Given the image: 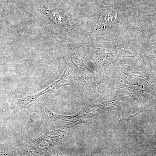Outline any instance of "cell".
Instances as JSON below:
<instances>
[{
	"label": "cell",
	"mask_w": 156,
	"mask_h": 156,
	"mask_svg": "<svg viewBox=\"0 0 156 156\" xmlns=\"http://www.w3.org/2000/svg\"><path fill=\"white\" fill-rule=\"evenodd\" d=\"M66 136V133L61 130L49 131L37 139L30 140L31 148L37 156H48L64 141Z\"/></svg>",
	"instance_id": "6da1fadb"
},
{
	"label": "cell",
	"mask_w": 156,
	"mask_h": 156,
	"mask_svg": "<svg viewBox=\"0 0 156 156\" xmlns=\"http://www.w3.org/2000/svg\"><path fill=\"white\" fill-rule=\"evenodd\" d=\"M69 69V67H68L65 69L63 75L57 81L50 85L43 91L34 95H29L20 99L16 104L15 109L10 117L27 106L30 104L33 103L40 96L46 94H53L60 87L72 85L73 78L70 74Z\"/></svg>",
	"instance_id": "3957f363"
},
{
	"label": "cell",
	"mask_w": 156,
	"mask_h": 156,
	"mask_svg": "<svg viewBox=\"0 0 156 156\" xmlns=\"http://www.w3.org/2000/svg\"><path fill=\"white\" fill-rule=\"evenodd\" d=\"M33 111L40 115L46 124L50 128H54L56 123H58V128H69L78 124L83 123V117L79 114L73 116L60 115L49 110L47 107L36 103L33 106Z\"/></svg>",
	"instance_id": "7a4b0ae2"
},
{
	"label": "cell",
	"mask_w": 156,
	"mask_h": 156,
	"mask_svg": "<svg viewBox=\"0 0 156 156\" xmlns=\"http://www.w3.org/2000/svg\"><path fill=\"white\" fill-rule=\"evenodd\" d=\"M43 9L46 15L55 25L65 29H67L69 27L66 18L58 10L50 9L45 6H43Z\"/></svg>",
	"instance_id": "277c9868"
}]
</instances>
